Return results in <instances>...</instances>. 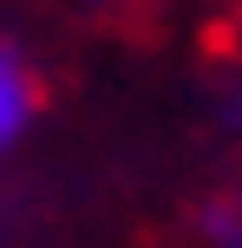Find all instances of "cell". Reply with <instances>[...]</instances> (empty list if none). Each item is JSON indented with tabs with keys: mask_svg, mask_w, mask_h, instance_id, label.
<instances>
[{
	"mask_svg": "<svg viewBox=\"0 0 242 248\" xmlns=\"http://www.w3.org/2000/svg\"><path fill=\"white\" fill-rule=\"evenodd\" d=\"M39 105H46L39 72H33V65H26L13 46H0V150H7L13 137H20L26 124L39 118Z\"/></svg>",
	"mask_w": 242,
	"mask_h": 248,
	"instance_id": "6da1fadb",
	"label": "cell"
},
{
	"mask_svg": "<svg viewBox=\"0 0 242 248\" xmlns=\"http://www.w3.org/2000/svg\"><path fill=\"white\" fill-rule=\"evenodd\" d=\"M236 209H242V196H236Z\"/></svg>",
	"mask_w": 242,
	"mask_h": 248,
	"instance_id": "3957f363",
	"label": "cell"
},
{
	"mask_svg": "<svg viewBox=\"0 0 242 248\" xmlns=\"http://www.w3.org/2000/svg\"><path fill=\"white\" fill-rule=\"evenodd\" d=\"M203 229H210L216 248H242V209H236V202H216V209L203 216Z\"/></svg>",
	"mask_w": 242,
	"mask_h": 248,
	"instance_id": "7a4b0ae2",
	"label": "cell"
}]
</instances>
